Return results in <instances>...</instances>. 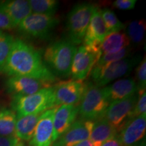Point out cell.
<instances>
[{"label":"cell","mask_w":146,"mask_h":146,"mask_svg":"<svg viewBox=\"0 0 146 146\" xmlns=\"http://www.w3.org/2000/svg\"><path fill=\"white\" fill-rule=\"evenodd\" d=\"M0 71L8 76H21L50 84L56 77L49 70L37 50L23 40L14 39L10 54Z\"/></svg>","instance_id":"6da1fadb"},{"label":"cell","mask_w":146,"mask_h":146,"mask_svg":"<svg viewBox=\"0 0 146 146\" xmlns=\"http://www.w3.org/2000/svg\"><path fill=\"white\" fill-rule=\"evenodd\" d=\"M76 47L67 40H58L49 45L44 52L47 67L53 74L61 77L70 75L71 66Z\"/></svg>","instance_id":"7a4b0ae2"},{"label":"cell","mask_w":146,"mask_h":146,"mask_svg":"<svg viewBox=\"0 0 146 146\" xmlns=\"http://www.w3.org/2000/svg\"><path fill=\"white\" fill-rule=\"evenodd\" d=\"M12 106L17 113V118L42 114L47 110L56 108L54 87H45L30 96H13Z\"/></svg>","instance_id":"3957f363"},{"label":"cell","mask_w":146,"mask_h":146,"mask_svg":"<svg viewBox=\"0 0 146 146\" xmlns=\"http://www.w3.org/2000/svg\"><path fill=\"white\" fill-rule=\"evenodd\" d=\"M103 88L92 83H86V88L79 106V113L81 119L94 121L104 117L106 110L109 105Z\"/></svg>","instance_id":"277c9868"},{"label":"cell","mask_w":146,"mask_h":146,"mask_svg":"<svg viewBox=\"0 0 146 146\" xmlns=\"http://www.w3.org/2000/svg\"><path fill=\"white\" fill-rule=\"evenodd\" d=\"M139 56L126 58L103 66H95L91 70V78L94 85L101 87L116 78L130 73L140 62Z\"/></svg>","instance_id":"5b68a950"},{"label":"cell","mask_w":146,"mask_h":146,"mask_svg":"<svg viewBox=\"0 0 146 146\" xmlns=\"http://www.w3.org/2000/svg\"><path fill=\"white\" fill-rule=\"evenodd\" d=\"M96 7L91 3H83L75 5L67 16V31L69 41L74 45L83 41L87 29Z\"/></svg>","instance_id":"8992f818"},{"label":"cell","mask_w":146,"mask_h":146,"mask_svg":"<svg viewBox=\"0 0 146 146\" xmlns=\"http://www.w3.org/2000/svg\"><path fill=\"white\" fill-rule=\"evenodd\" d=\"M59 23V19L54 16L31 13L18 25V30L25 35L45 39Z\"/></svg>","instance_id":"52a82bcc"},{"label":"cell","mask_w":146,"mask_h":146,"mask_svg":"<svg viewBox=\"0 0 146 146\" xmlns=\"http://www.w3.org/2000/svg\"><path fill=\"white\" fill-rule=\"evenodd\" d=\"M101 56L100 47L86 45L79 47L73 58L70 75L74 80L83 81L91 72Z\"/></svg>","instance_id":"ba28073f"},{"label":"cell","mask_w":146,"mask_h":146,"mask_svg":"<svg viewBox=\"0 0 146 146\" xmlns=\"http://www.w3.org/2000/svg\"><path fill=\"white\" fill-rule=\"evenodd\" d=\"M86 88V83L77 80L61 81L54 89V104L57 106H75L81 102Z\"/></svg>","instance_id":"9c48e42d"},{"label":"cell","mask_w":146,"mask_h":146,"mask_svg":"<svg viewBox=\"0 0 146 146\" xmlns=\"http://www.w3.org/2000/svg\"><path fill=\"white\" fill-rule=\"evenodd\" d=\"M137 100V96L135 94L126 99L111 102L106 110L104 118L117 131H119L129 119Z\"/></svg>","instance_id":"30bf717a"},{"label":"cell","mask_w":146,"mask_h":146,"mask_svg":"<svg viewBox=\"0 0 146 146\" xmlns=\"http://www.w3.org/2000/svg\"><path fill=\"white\" fill-rule=\"evenodd\" d=\"M146 114L129 119L120 129L118 135L123 146H138L145 137Z\"/></svg>","instance_id":"8fae6325"},{"label":"cell","mask_w":146,"mask_h":146,"mask_svg":"<svg viewBox=\"0 0 146 146\" xmlns=\"http://www.w3.org/2000/svg\"><path fill=\"white\" fill-rule=\"evenodd\" d=\"M56 108L47 110L40 116L35 130L29 142L31 146H52L54 133V116Z\"/></svg>","instance_id":"7c38bea8"},{"label":"cell","mask_w":146,"mask_h":146,"mask_svg":"<svg viewBox=\"0 0 146 146\" xmlns=\"http://www.w3.org/2000/svg\"><path fill=\"white\" fill-rule=\"evenodd\" d=\"M94 123L89 120H76L54 141L52 146H74L81 141L88 139L90 137Z\"/></svg>","instance_id":"4fadbf2b"},{"label":"cell","mask_w":146,"mask_h":146,"mask_svg":"<svg viewBox=\"0 0 146 146\" xmlns=\"http://www.w3.org/2000/svg\"><path fill=\"white\" fill-rule=\"evenodd\" d=\"M48 87H50L49 83L27 76H11L6 81L7 89L13 96H30Z\"/></svg>","instance_id":"5bb4252c"},{"label":"cell","mask_w":146,"mask_h":146,"mask_svg":"<svg viewBox=\"0 0 146 146\" xmlns=\"http://www.w3.org/2000/svg\"><path fill=\"white\" fill-rule=\"evenodd\" d=\"M108 34L109 33L102 18L101 10L96 8L84 37V45L100 47L102 42Z\"/></svg>","instance_id":"9a60e30c"},{"label":"cell","mask_w":146,"mask_h":146,"mask_svg":"<svg viewBox=\"0 0 146 146\" xmlns=\"http://www.w3.org/2000/svg\"><path fill=\"white\" fill-rule=\"evenodd\" d=\"M77 114L78 107L76 106L63 105L56 108L54 116V142L70 128Z\"/></svg>","instance_id":"2e32d148"},{"label":"cell","mask_w":146,"mask_h":146,"mask_svg":"<svg viewBox=\"0 0 146 146\" xmlns=\"http://www.w3.org/2000/svg\"><path fill=\"white\" fill-rule=\"evenodd\" d=\"M103 89L109 103L134 96L138 91L136 82L131 78L120 79Z\"/></svg>","instance_id":"e0dca14e"},{"label":"cell","mask_w":146,"mask_h":146,"mask_svg":"<svg viewBox=\"0 0 146 146\" xmlns=\"http://www.w3.org/2000/svg\"><path fill=\"white\" fill-rule=\"evenodd\" d=\"M0 11L10 18L14 27H18L25 18L32 13L29 1L26 0L1 1Z\"/></svg>","instance_id":"ac0fdd59"},{"label":"cell","mask_w":146,"mask_h":146,"mask_svg":"<svg viewBox=\"0 0 146 146\" xmlns=\"http://www.w3.org/2000/svg\"><path fill=\"white\" fill-rule=\"evenodd\" d=\"M118 131L105 118H100L94 123L90 137L94 146H101L106 141L118 135Z\"/></svg>","instance_id":"d6986e66"},{"label":"cell","mask_w":146,"mask_h":146,"mask_svg":"<svg viewBox=\"0 0 146 146\" xmlns=\"http://www.w3.org/2000/svg\"><path fill=\"white\" fill-rule=\"evenodd\" d=\"M41 114H30L17 118L14 134L16 138L24 141L31 139Z\"/></svg>","instance_id":"ffe728a7"},{"label":"cell","mask_w":146,"mask_h":146,"mask_svg":"<svg viewBox=\"0 0 146 146\" xmlns=\"http://www.w3.org/2000/svg\"><path fill=\"white\" fill-rule=\"evenodd\" d=\"M130 44L129 37L125 33L115 32L108 34L100 45L102 54L120 52Z\"/></svg>","instance_id":"44dd1931"},{"label":"cell","mask_w":146,"mask_h":146,"mask_svg":"<svg viewBox=\"0 0 146 146\" xmlns=\"http://www.w3.org/2000/svg\"><path fill=\"white\" fill-rule=\"evenodd\" d=\"M17 117L14 111L9 109L0 110V136L13 135Z\"/></svg>","instance_id":"7402d4cb"},{"label":"cell","mask_w":146,"mask_h":146,"mask_svg":"<svg viewBox=\"0 0 146 146\" xmlns=\"http://www.w3.org/2000/svg\"><path fill=\"white\" fill-rule=\"evenodd\" d=\"M29 2L32 13L47 16H54L59 4L56 0H31Z\"/></svg>","instance_id":"603a6c76"},{"label":"cell","mask_w":146,"mask_h":146,"mask_svg":"<svg viewBox=\"0 0 146 146\" xmlns=\"http://www.w3.org/2000/svg\"><path fill=\"white\" fill-rule=\"evenodd\" d=\"M145 22L144 20H135L129 23L127 29L129 41L135 45L143 41L145 33Z\"/></svg>","instance_id":"cb8c5ba5"},{"label":"cell","mask_w":146,"mask_h":146,"mask_svg":"<svg viewBox=\"0 0 146 146\" xmlns=\"http://www.w3.org/2000/svg\"><path fill=\"white\" fill-rule=\"evenodd\" d=\"M101 13L106 27L109 33L120 32L125 28V25L118 19L114 12L108 8H104L101 10Z\"/></svg>","instance_id":"d4e9b609"},{"label":"cell","mask_w":146,"mask_h":146,"mask_svg":"<svg viewBox=\"0 0 146 146\" xmlns=\"http://www.w3.org/2000/svg\"><path fill=\"white\" fill-rule=\"evenodd\" d=\"M14 37L8 34L0 35V69L4 66L14 43Z\"/></svg>","instance_id":"484cf974"},{"label":"cell","mask_w":146,"mask_h":146,"mask_svg":"<svg viewBox=\"0 0 146 146\" xmlns=\"http://www.w3.org/2000/svg\"><path fill=\"white\" fill-rule=\"evenodd\" d=\"M131 48L129 47H126L123 50H120V52L116 53H110V54H102L98 62L95 66H103L107 64L114 62L118 61V60H123L127 58V56L130 54Z\"/></svg>","instance_id":"4316f807"},{"label":"cell","mask_w":146,"mask_h":146,"mask_svg":"<svg viewBox=\"0 0 146 146\" xmlns=\"http://www.w3.org/2000/svg\"><path fill=\"white\" fill-rule=\"evenodd\" d=\"M139 98L131 112L129 119L137 117V116L146 114V94L145 90L139 92ZM128 119V120H129Z\"/></svg>","instance_id":"83f0119b"},{"label":"cell","mask_w":146,"mask_h":146,"mask_svg":"<svg viewBox=\"0 0 146 146\" xmlns=\"http://www.w3.org/2000/svg\"><path fill=\"white\" fill-rule=\"evenodd\" d=\"M137 80L138 93L145 90L146 86V60L144 58L143 60L140 62L137 68Z\"/></svg>","instance_id":"f1b7e54d"},{"label":"cell","mask_w":146,"mask_h":146,"mask_svg":"<svg viewBox=\"0 0 146 146\" xmlns=\"http://www.w3.org/2000/svg\"><path fill=\"white\" fill-rule=\"evenodd\" d=\"M136 3V0H116L113 3V5L120 10H131L134 9Z\"/></svg>","instance_id":"f546056e"},{"label":"cell","mask_w":146,"mask_h":146,"mask_svg":"<svg viewBox=\"0 0 146 146\" xmlns=\"http://www.w3.org/2000/svg\"><path fill=\"white\" fill-rule=\"evenodd\" d=\"M14 28L13 24L6 14L0 11V31Z\"/></svg>","instance_id":"4dcf8cb0"},{"label":"cell","mask_w":146,"mask_h":146,"mask_svg":"<svg viewBox=\"0 0 146 146\" xmlns=\"http://www.w3.org/2000/svg\"><path fill=\"white\" fill-rule=\"evenodd\" d=\"M19 139L14 135L0 136V146H16Z\"/></svg>","instance_id":"1f68e13d"},{"label":"cell","mask_w":146,"mask_h":146,"mask_svg":"<svg viewBox=\"0 0 146 146\" xmlns=\"http://www.w3.org/2000/svg\"><path fill=\"white\" fill-rule=\"evenodd\" d=\"M101 146H123L122 144L121 141H120L119 138H118V135L116 136H115L114 137H113L110 139H109L108 141H106L104 143L102 144Z\"/></svg>","instance_id":"d6a6232c"},{"label":"cell","mask_w":146,"mask_h":146,"mask_svg":"<svg viewBox=\"0 0 146 146\" xmlns=\"http://www.w3.org/2000/svg\"><path fill=\"white\" fill-rule=\"evenodd\" d=\"M74 146H94V144H93L92 142L89 139L86 140H84L83 141H81L80 143L76 144Z\"/></svg>","instance_id":"836d02e7"},{"label":"cell","mask_w":146,"mask_h":146,"mask_svg":"<svg viewBox=\"0 0 146 146\" xmlns=\"http://www.w3.org/2000/svg\"><path fill=\"white\" fill-rule=\"evenodd\" d=\"M16 146H27L25 143H23V142H18V143Z\"/></svg>","instance_id":"e575fe53"},{"label":"cell","mask_w":146,"mask_h":146,"mask_svg":"<svg viewBox=\"0 0 146 146\" xmlns=\"http://www.w3.org/2000/svg\"><path fill=\"white\" fill-rule=\"evenodd\" d=\"M138 146H145V144H141V145H138Z\"/></svg>","instance_id":"d590c367"},{"label":"cell","mask_w":146,"mask_h":146,"mask_svg":"<svg viewBox=\"0 0 146 146\" xmlns=\"http://www.w3.org/2000/svg\"><path fill=\"white\" fill-rule=\"evenodd\" d=\"M1 34H2V32H1V31H0V35H1Z\"/></svg>","instance_id":"8d00e7d4"}]
</instances>
